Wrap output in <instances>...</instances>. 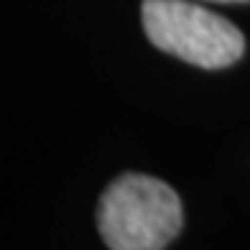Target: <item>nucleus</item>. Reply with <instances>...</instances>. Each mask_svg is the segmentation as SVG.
I'll use <instances>...</instances> for the list:
<instances>
[{"instance_id": "nucleus-3", "label": "nucleus", "mask_w": 250, "mask_h": 250, "mask_svg": "<svg viewBox=\"0 0 250 250\" xmlns=\"http://www.w3.org/2000/svg\"><path fill=\"white\" fill-rule=\"evenodd\" d=\"M212 3H248V0H212Z\"/></svg>"}, {"instance_id": "nucleus-2", "label": "nucleus", "mask_w": 250, "mask_h": 250, "mask_svg": "<svg viewBox=\"0 0 250 250\" xmlns=\"http://www.w3.org/2000/svg\"><path fill=\"white\" fill-rule=\"evenodd\" d=\"M141 16L156 49L202 69H225L245 51L240 28L189 0H143Z\"/></svg>"}, {"instance_id": "nucleus-1", "label": "nucleus", "mask_w": 250, "mask_h": 250, "mask_svg": "<svg viewBox=\"0 0 250 250\" xmlns=\"http://www.w3.org/2000/svg\"><path fill=\"white\" fill-rule=\"evenodd\" d=\"M181 222L179 194L146 174L118 176L100 197L97 227L110 250H164Z\"/></svg>"}]
</instances>
